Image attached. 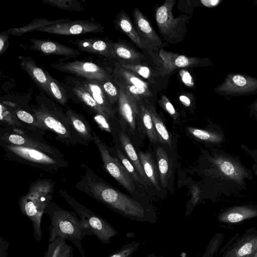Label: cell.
Instances as JSON below:
<instances>
[{"label": "cell", "mask_w": 257, "mask_h": 257, "mask_svg": "<svg viewBox=\"0 0 257 257\" xmlns=\"http://www.w3.org/2000/svg\"><path fill=\"white\" fill-rule=\"evenodd\" d=\"M201 151L197 171L203 193L217 196L247 190L246 180L252 181L253 174L238 156L219 148Z\"/></svg>", "instance_id": "6da1fadb"}, {"label": "cell", "mask_w": 257, "mask_h": 257, "mask_svg": "<svg viewBox=\"0 0 257 257\" xmlns=\"http://www.w3.org/2000/svg\"><path fill=\"white\" fill-rule=\"evenodd\" d=\"M81 167L83 174L74 185L77 189L123 216L146 220L147 211L141 203L109 185L84 163Z\"/></svg>", "instance_id": "7a4b0ae2"}, {"label": "cell", "mask_w": 257, "mask_h": 257, "mask_svg": "<svg viewBox=\"0 0 257 257\" xmlns=\"http://www.w3.org/2000/svg\"><path fill=\"white\" fill-rule=\"evenodd\" d=\"M45 213L50 219V224L47 227L49 242L57 237L68 240L78 248L81 256L85 257L81 241L93 233L76 213L61 207L52 201L46 208Z\"/></svg>", "instance_id": "3957f363"}, {"label": "cell", "mask_w": 257, "mask_h": 257, "mask_svg": "<svg viewBox=\"0 0 257 257\" xmlns=\"http://www.w3.org/2000/svg\"><path fill=\"white\" fill-rule=\"evenodd\" d=\"M31 110L38 120L56 135V140L67 146L88 145L77 134L67 115L65 110L53 100L38 97L36 104H32Z\"/></svg>", "instance_id": "277c9868"}, {"label": "cell", "mask_w": 257, "mask_h": 257, "mask_svg": "<svg viewBox=\"0 0 257 257\" xmlns=\"http://www.w3.org/2000/svg\"><path fill=\"white\" fill-rule=\"evenodd\" d=\"M55 182L51 179H38L30 186L26 194L18 200L20 211L32 223L35 240L41 241L42 215L48 205L53 201Z\"/></svg>", "instance_id": "5b68a950"}, {"label": "cell", "mask_w": 257, "mask_h": 257, "mask_svg": "<svg viewBox=\"0 0 257 257\" xmlns=\"http://www.w3.org/2000/svg\"><path fill=\"white\" fill-rule=\"evenodd\" d=\"M6 159L52 173L68 167L65 156L48 154L35 149L0 142Z\"/></svg>", "instance_id": "8992f818"}, {"label": "cell", "mask_w": 257, "mask_h": 257, "mask_svg": "<svg viewBox=\"0 0 257 257\" xmlns=\"http://www.w3.org/2000/svg\"><path fill=\"white\" fill-rule=\"evenodd\" d=\"M59 193L101 242L109 243L111 238L117 234V231L108 222L77 201L66 190H59Z\"/></svg>", "instance_id": "52a82bcc"}, {"label": "cell", "mask_w": 257, "mask_h": 257, "mask_svg": "<svg viewBox=\"0 0 257 257\" xmlns=\"http://www.w3.org/2000/svg\"><path fill=\"white\" fill-rule=\"evenodd\" d=\"M175 0H167L156 10L155 19L160 33L166 41L175 43L185 32L190 17L180 15L177 17L173 15Z\"/></svg>", "instance_id": "ba28073f"}, {"label": "cell", "mask_w": 257, "mask_h": 257, "mask_svg": "<svg viewBox=\"0 0 257 257\" xmlns=\"http://www.w3.org/2000/svg\"><path fill=\"white\" fill-rule=\"evenodd\" d=\"M118 100V120L121 130L129 137L133 143L143 139L138 124V98L127 94L119 85ZM141 98V97H139Z\"/></svg>", "instance_id": "9c48e42d"}, {"label": "cell", "mask_w": 257, "mask_h": 257, "mask_svg": "<svg viewBox=\"0 0 257 257\" xmlns=\"http://www.w3.org/2000/svg\"><path fill=\"white\" fill-rule=\"evenodd\" d=\"M93 141L101 158L103 168L128 192L134 193L135 190V181L120 160L111 154L108 147L93 130Z\"/></svg>", "instance_id": "30bf717a"}, {"label": "cell", "mask_w": 257, "mask_h": 257, "mask_svg": "<svg viewBox=\"0 0 257 257\" xmlns=\"http://www.w3.org/2000/svg\"><path fill=\"white\" fill-rule=\"evenodd\" d=\"M50 66L64 73L74 74L89 80L101 82L111 79L103 68L89 61L76 60L68 62H55L51 63Z\"/></svg>", "instance_id": "8fae6325"}, {"label": "cell", "mask_w": 257, "mask_h": 257, "mask_svg": "<svg viewBox=\"0 0 257 257\" xmlns=\"http://www.w3.org/2000/svg\"><path fill=\"white\" fill-rule=\"evenodd\" d=\"M162 189L173 191L174 178L177 163L175 151L158 143L153 147Z\"/></svg>", "instance_id": "7c38bea8"}, {"label": "cell", "mask_w": 257, "mask_h": 257, "mask_svg": "<svg viewBox=\"0 0 257 257\" xmlns=\"http://www.w3.org/2000/svg\"><path fill=\"white\" fill-rule=\"evenodd\" d=\"M0 142L38 150L53 155L64 156L62 152L44 139L13 133L1 127Z\"/></svg>", "instance_id": "4fadbf2b"}, {"label": "cell", "mask_w": 257, "mask_h": 257, "mask_svg": "<svg viewBox=\"0 0 257 257\" xmlns=\"http://www.w3.org/2000/svg\"><path fill=\"white\" fill-rule=\"evenodd\" d=\"M103 27L98 23L88 20L71 21L39 29L37 31L52 34L70 36L87 33H100Z\"/></svg>", "instance_id": "5bb4252c"}, {"label": "cell", "mask_w": 257, "mask_h": 257, "mask_svg": "<svg viewBox=\"0 0 257 257\" xmlns=\"http://www.w3.org/2000/svg\"><path fill=\"white\" fill-rule=\"evenodd\" d=\"M186 130L190 137L209 149L219 148L226 140L223 130L215 124H209L204 129L187 127Z\"/></svg>", "instance_id": "9a60e30c"}, {"label": "cell", "mask_w": 257, "mask_h": 257, "mask_svg": "<svg viewBox=\"0 0 257 257\" xmlns=\"http://www.w3.org/2000/svg\"><path fill=\"white\" fill-rule=\"evenodd\" d=\"M28 48L40 52L45 56L56 55L67 58H76L81 55L77 49L49 39H31Z\"/></svg>", "instance_id": "2e32d148"}, {"label": "cell", "mask_w": 257, "mask_h": 257, "mask_svg": "<svg viewBox=\"0 0 257 257\" xmlns=\"http://www.w3.org/2000/svg\"><path fill=\"white\" fill-rule=\"evenodd\" d=\"M68 42L75 46L80 52L115 58L113 42L100 38H89L71 39Z\"/></svg>", "instance_id": "e0dca14e"}, {"label": "cell", "mask_w": 257, "mask_h": 257, "mask_svg": "<svg viewBox=\"0 0 257 257\" xmlns=\"http://www.w3.org/2000/svg\"><path fill=\"white\" fill-rule=\"evenodd\" d=\"M0 125L1 127L14 133L44 139L41 134L18 119L10 109L2 102L0 104Z\"/></svg>", "instance_id": "ac0fdd59"}, {"label": "cell", "mask_w": 257, "mask_h": 257, "mask_svg": "<svg viewBox=\"0 0 257 257\" xmlns=\"http://www.w3.org/2000/svg\"><path fill=\"white\" fill-rule=\"evenodd\" d=\"M18 59L21 68L28 74L35 84L41 91L52 98L44 69L38 66L31 56L19 55Z\"/></svg>", "instance_id": "d6986e66"}, {"label": "cell", "mask_w": 257, "mask_h": 257, "mask_svg": "<svg viewBox=\"0 0 257 257\" xmlns=\"http://www.w3.org/2000/svg\"><path fill=\"white\" fill-rule=\"evenodd\" d=\"M159 56L162 61L164 69L163 76L178 68L191 67L199 62V60L196 57H188L163 49L160 51Z\"/></svg>", "instance_id": "ffe728a7"}, {"label": "cell", "mask_w": 257, "mask_h": 257, "mask_svg": "<svg viewBox=\"0 0 257 257\" xmlns=\"http://www.w3.org/2000/svg\"><path fill=\"white\" fill-rule=\"evenodd\" d=\"M69 84L76 102L81 104L91 115L101 114L110 120L108 115L99 107L90 94L83 87L79 81L71 79Z\"/></svg>", "instance_id": "44dd1931"}, {"label": "cell", "mask_w": 257, "mask_h": 257, "mask_svg": "<svg viewBox=\"0 0 257 257\" xmlns=\"http://www.w3.org/2000/svg\"><path fill=\"white\" fill-rule=\"evenodd\" d=\"M139 113L138 124L141 135L147 136L150 144L153 147L160 143V139L156 132L154 124L147 105L143 98H138Z\"/></svg>", "instance_id": "7402d4cb"}, {"label": "cell", "mask_w": 257, "mask_h": 257, "mask_svg": "<svg viewBox=\"0 0 257 257\" xmlns=\"http://www.w3.org/2000/svg\"><path fill=\"white\" fill-rule=\"evenodd\" d=\"M118 140L122 152L136 168L144 183L145 189L152 187L144 171L138 152L128 135L121 130L119 133Z\"/></svg>", "instance_id": "603a6c76"}, {"label": "cell", "mask_w": 257, "mask_h": 257, "mask_svg": "<svg viewBox=\"0 0 257 257\" xmlns=\"http://www.w3.org/2000/svg\"><path fill=\"white\" fill-rule=\"evenodd\" d=\"M79 81L109 118L111 120L116 119V110L112 107V106L108 100L100 84V82L87 79Z\"/></svg>", "instance_id": "cb8c5ba5"}, {"label": "cell", "mask_w": 257, "mask_h": 257, "mask_svg": "<svg viewBox=\"0 0 257 257\" xmlns=\"http://www.w3.org/2000/svg\"><path fill=\"white\" fill-rule=\"evenodd\" d=\"M154 153L151 148H149L146 152L141 150L138 151L144 171L152 187L158 191H161L162 188L160 183V174Z\"/></svg>", "instance_id": "d4e9b609"}, {"label": "cell", "mask_w": 257, "mask_h": 257, "mask_svg": "<svg viewBox=\"0 0 257 257\" xmlns=\"http://www.w3.org/2000/svg\"><path fill=\"white\" fill-rule=\"evenodd\" d=\"M257 217V207L248 205L231 207L219 214L218 220L223 223H237Z\"/></svg>", "instance_id": "484cf974"}, {"label": "cell", "mask_w": 257, "mask_h": 257, "mask_svg": "<svg viewBox=\"0 0 257 257\" xmlns=\"http://www.w3.org/2000/svg\"><path fill=\"white\" fill-rule=\"evenodd\" d=\"M133 15L135 28L140 37H143L145 41L154 46L161 45L162 43L161 39L141 11L135 8Z\"/></svg>", "instance_id": "4316f807"}, {"label": "cell", "mask_w": 257, "mask_h": 257, "mask_svg": "<svg viewBox=\"0 0 257 257\" xmlns=\"http://www.w3.org/2000/svg\"><path fill=\"white\" fill-rule=\"evenodd\" d=\"M2 103L10 109L16 118L43 136L45 135L47 130L35 116L31 108L27 110L22 108L17 104L7 101H4Z\"/></svg>", "instance_id": "83f0119b"}, {"label": "cell", "mask_w": 257, "mask_h": 257, "mask_svg": "<svg viewBox=\"0 0 257 257\" xmlns=\"http://www.w3.org/2000/svg\"><path fill=\"white\" fill-rule=\"evenodd\" d=\"M70 123L78 136L88 145L93 141V130L83 115L69 106L65 110Z\"/></svg>", "instance_id": "f1b7e54d"}, {"label": "cell", "mask_w": 257, "mask_h": 257, "mask_svg": "<svg viewBox=\"0 0 257 257\" xmlns=\"http://www.w3.org/2000/svg\"><path fill=\"white\" fill-rule=\"evenodd\" d=\"M147 105L150 112L156 132L160 139V144L167 146L171 150L175 151L176 144L175 138L168 130L163 119L157 112L154 106L148 102Z\"/></svg>", "instance_id": "f546056e"}, {"label": "cell", "mask_w": 257, "mask_h": 257, "mask_svg": "<svg viewBox=\"0 0 257 257\" xmlns=\"http://www.w3.org/2000/svg\"><path fill=\"white\" fill-rule=\"evenodd\" d=\"M257 251V234L242 238L228 251L225 257H251Z\"/></svg>", "instance_id": "4dcf8cb0"}, {"label": "cell", "mask_w": 257, "mask_h": 257, "mask_svg": "<svg viewBox=\"0 0 257 257\" xmlns=\"http://www.w3.org/2000/svg\"><path fill=\"white\" fill-rule=\"evenodd\" d=\"M115 24L117 28L125 33L130 39L141 49L145 46L136 28L128 16L123 11H121L117 16Z\"/></svg>", "instance_id": "1f68e13d"}, {"label": "cell", "mask_w": 257, "mask_h": 257, "mask_svg": "<svg viewBox=\"0 0 257 257\" xmlns=\"http://www.w3.org/2000/svg\"><path fill=\"white\" fill-rule=\"evenodd\" d=\"M72 20L69 19H62L55 20H48L45 19L39 18L34 20L30 24L21 28H12L7 30L9 35L20 36L24 34L38 29L60 23H67Z\"/></svg>", "instance_id": "d6a6232c"}, {"label": "cell", "mask_w": 257, "mask_h": 257, "mask_svg": "<svg viewBox=\"0 0 257 257\" xmlns=\"http://www.w3.org/2000/svg\"><path fill=\"white\" fill-rule=\"evenodd\" d=\"M73 253V248L66 243L65 239L57 237L49 243L44 257H74Z\"/></svg>", "instance_id": "836d02e7"}, {"label": "cell", "mask_w": 257, "mask_h": 257, "mask_svg": "<svg viewBox=\"0 0 257 257\" xmlns=\"http://www.w3.org/2000/svg\"><path fill=\"white\" fill-rule=\"evenodd\" d=\"M115 58L121 61L136 63L143 58V56L127 45L121 42H113Z\"/></svg>", "instance_id": "e575fe53"}, {"label": "cell", "mask_w": 257, "mask_h": 257, "mask_svg": "<svg viewBox=\"0 0 257 257\" xmlns=\"http://www.w3.org/2000/svg\"><path fill=\"white\" fill-rule=\"evenodd\" d=\"M114 79L118 81L136 86L149 89V85L139 76L119 66L114 71Z\"/></svg>", "instance_id": "d590c367"}, {"label": "cell", "mask_w": 257, "mask_h": 257, "mask_svg": "<svg viewBox=\"0 0 257 257\" xmlns=\"http://www.w3.org/2000/svg\"><path fill=\"white\" fill-rule=\"evenodd\" d=\"M44 71L47 77L52 99L63 106H66L68 97L65 88L46 70L44 69Z\"/></svg>", "instance_id": "8d00e7d4"}, {"label": "cell", "mask_w": 257, "mask_h": 257, "mask_svg": "<svg viewBox=\"0 0 257 257\" xmlns=\"http://www.w3.org/2000/svg\"><path fill=\"white\" fill-rule=\"evenodd\" d=\"M43 2L58 9L68 11L81 12L84 10V6L76 0H42Z\"/></svg>", "instance_id": "74e56055"}, {"label": "cell", "mask_w": 257, "mask_h": 257, "mask_svg": "<svg viewBox=\"0 0 257 257\" xmlns=\"http://www.w3.org/2000/svg\"><path fill=\"white\" fill-rule=\"evenodd\" d=\"M118 65L119 67L128 70L139 76H142L146 79L152 78V72L150 68L147 66L123 61L119 62Z\"/></svg>", "instance_id": "f35d334b"}, {"label": "cell", "mask_w": 257, "mask_h": 257, "mask_svg": "<svg viewBox=\"0 0 257 257\" xmlns=\"http://www.w3.org/2000/svg\"><path fill=\"white\" fill-rule=\"evenodd\" d=\"M100 84L111 105L112 106L113 104L117 103L119 91L115 82L113 83L110 79L100 82Z\"/></svg>", "instance_id": "ab89813d"}, {"label": "cell", "mask_w": 257, "mask_h": 257, "mask_svg": "<svg viewBox=\"0 0 257 257\" xmlns=\"http://www.w3.org/2000/svg\"><path fill=\"white\" fill-rule=\"evenodd\" d=\"M115 83L120 87L128 95L137 98H145L152 95L150 89L139 87L133 85L121 83L114 79Z\"/></svg>", "instance_id": "60d3db41"}, {"label": "cell", "mask_w": 257, "mask_h": 257, "mask_svg": "<svg viewBox=\"0 0 257 257\" xmlns=\"http://www.w3.org/2000/svg\"><path fill=\"white\" fill-rule=\"evenodd\" d=\"M116 152L118 159L130 174L134 181L139 183L141 186H144V183L137 171L124 153L119 148L116 149Z\"/></svg>", "instance_id": "b9f144b4"}, {"label": "cell", "mask_w": 257, "mask_h": 257, "mask_svg": "<svg viewBox=\"0 0 257 257\" xmlns=\"http://www.w3.org/2000/svg\"><path fill=\"white\" fill-rule=\"evenodd\" d=\"M140 245L139 242L134 241L124 244L118 250L112 253L108 257H131Z\"/></svg>", "instance_id": "7bdbcfd3"}, {"label": "cell", "mask_w": 257, "mask_h": 257, "mask_svg": "<svg viewBox=\"0 0 257 257\" xmlns=\"http://www.w3.org/2000/svg\"><path fill=\"white\" fill-rule=\"evenodd\" d=\"M160 105L165 109L173 118L174 122L178 123L180 120L179 113L176 111L169 99L165 96L162 95L158 100Z\"/></svg>", "instance_id": "ee69618b"}, {"label": "cell", "mask_w": 257, "mask_h": 257, "mask_svg": "<svg viewBox=\"0 0 257 257\" xmlns=\"http://www.w3.org/2000/svg\"><path fill=\"white\" fill-rule=\"evenodd\" d=\"M92 118L94 122L101 131L109 133H112L113 126L111 122L112 120L109 119L104 115L99 113L92 115Z\"/></svg>", "instance_id": "f6af8a7d"}, {"label": "cell", "mask_w": 257, "mask_h": 257, "mask_svg": "<svg viewBox=\"0 0 257 257\" xmlns=\"http://www.w3.org/2000/svg\"><path fill=\"white\" fill-rule=\"evenodd\" d=\"M9 34L7 31L0 33V55H2L9 46Z\"/></svg>", "instance_id": "bcb514c9"}, {"label": "cell", "mask_w": 257, "mask_h": 257, "mask_svg": "<svg viewBox=\"0 0 257 257\" xmlns=\"http://www.w3.org/2000/svg\"><path fill=\"white\" fill-rule=\"evenodd\" d=\"M180 75L183 83L187 86L191 87L193 85L192 78L190 73L186 70L180 71Z\"/></svg>", "instance_id": "7dc6e473"}, {"label": "cell", "mask_w": 257, "mask_h": 257, "mask_svg": "<svg viewBox=\"0 0 257 257\" xmlns=\"http://www.w3.org/2000/svg\"><path fill=\"white\" fill-rule=\"evenodd\" d=\"M240 147L244 152L249 156L252 160H253L254 163L257 164V150L251 149L246 145L242 144L240 145Z\"/></svg>", "instance_id": "c3c4849f"}, {"label": "cell", "mask_w": 257, "mask_h": 257, "mask_svg": "<svg viewBox=\"0 0 257 257\" xmlns=\"http://www.w3.org/2000/svg\"><path fill=\"white\" fill-rule=\"evenodd\" d=\"M9 242L5 238L1 237V257H8L7 250Z\"/></svg>", "instance_id": "681fc988"}, {"label": "cell", "mask_w": 257, "mask_h": 257, "mask_svg": "<svg viewBox=\"0 0 257 257\" xmlns=\"http://www.w3.org/2000/svg\"><path fill=\"white\" fill-rule=\"evenodd\" d=\"M233 83L237 86H243L247 83L246 79L242 76L236 75L232 77Z\"/></svg>", "instance_id": "f907efd6"}, {"label": "cell", "mask_w": 257, "mask_h": 257, "mask_svg": "<svg viewBox=\"0 0 257 257\" xmlns=\"http://www.w3.org/2000/svg\"><path fill=\"white\" fill-rule=\"evenodd\" d=\"M200 2L204 6L209 8L216 6L220 2L217 0H201Z\"/></svg>", "instance_id": "816d5d0a"}, {"label": "cell", "mask_w": 257, "mask_h": 257, "mask_svg": "<svg viewBox=\"0 0 257 257\" xmlns=\"http://www.w3.org/2000/svg\"><path fill=\"white\" fill-rule=\"evenodd\" d=\"M180 101L185 106L189 107L191 105V101L188 97L182 95L179 97Z\"/></svg>", "instance_id": "f5cc1de1"}, {"label": "cell", "mask_w": 257, "mask_h": 257, "mask_svg": "<svg viewBox=\"0 0 257 257\" xmlns=\"http://www.w3.org/2000/svg\"><path fill=\"white\" fill-rule=\"evenodd\" d=\"M252 169L253 173H254V174L255 175V176L257 177V164H256L255 163H253L252 166Z\"/></svg>", "instance_id": "db71d44e"}, {"label": "cell", "mask_w": 257, "mask_h": 257, "mask_svg": "<svg viewBox=\"0 0 257 257\" xmlns=\"http://www.w3.org/2000/svg\"><path fill=\"white\" fill-rule=\"evenodd\" d=\"M147 257H165L163 255H158L155 253H150Z\"/></svg>", "instance_id": "11a10c76"}, {"label": "cell", "mask_w": 257, "mask_h": 257, "mask_svg": "<svg viewBox=\"0 0 257 257\" xmlns=\"http://www.w3.org/2000/svg\"><path fill=\"white\" fill-rule=\"evenodd\" d=\"M251 257H257V251Z\"/></svg>", "instance_id": "9f6ffc18"}]
</instances>
